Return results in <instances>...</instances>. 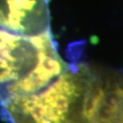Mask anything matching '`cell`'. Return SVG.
<instances>
[{
	"label": "cell",
	"mask_w": 123,
	"mask_h": 123,
	"mask_svg": "<svg viewBox=\"0 0 123 123\" xmlns=\"http://www.w3.org/2000/svg\"><path fill=\"white\" fill-rule=\"evenodd\" d=\"M50 0H0V28L37 36L50 30Z\"/></svg>",
	"instance_id": "277c9868"
},
{
	"label": "cell",
	"mask_w": 123,
	"mask_h": 123,
	"mask_svg": "<svg viewBox=\"0 0 123 123\" xmlns=\"http://www.w3.org/2000/svg\"><path fill=\"white\" fill-rule=\"evenodd\" d=\"M89 64L73 61L39 91L0 105L6 123H72L88 81Z\"/></svg>",
	"instance_id": "7a4b0ae2"
},
{
	"label": "cell",
	"mask_w": 123,
	"mask_h": 123,
	"mask_svg": "<svg viewBox=\"0 0 123 123\" xmlns=\"http://www.w3.org/2000/svg\"><path fill=\"white\" fill-rule=\"evenodd\" d=\"M51 29L37 36L0 28V105L39 91L69 68Z\"/></svg>",
	"instance_id": "6da1fadb"
},
{
	"label": "cell",
	"mask_w": 123,
	"mask_h": 123,
	"mask_svg": "<svg viewBox=\"0 0 123 123\" xmlns=\"http://www.w3.org/2000/svg\"><path fill=\"white\" fill-rule=\"evenodd\" d=\"M72 123H123V71L89 64L87 85Z\"/></svg>",
	"instance_id": "3957f363"
}]
</instances>
